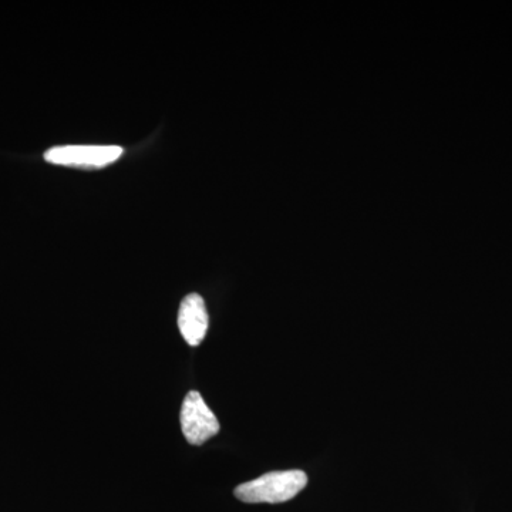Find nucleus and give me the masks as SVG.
Instances as JSON below:
<instances>
[{
    "label": "nucleus",
    "mask_w": 512,
    "mask_h": 512,
    "mask_svg": "<svg viewBox=\"0 0 512 512\" xmlns=\"http://www.w3.org/2000/svg\"><path fill=\"white\" fill-rule=\"evenodd\" d=\"M308 485V476L302 470L274 471L238 485L235 497L248 504H281L292 500Z\"/></svg>",
    "instance_id": "obj_1"
},
{
    "label": "nucleus",
    "mask_w": 512,
    "mask_h": 512,
    "mask_svg": "<svg viewBox=\"0 0 512 512\" xmlns=\"http://www.w3.org/2000/svg\"><path fill=\"white\" fill-rule=\"evenodd\" d=\"M180 421L185 439L192 446H201L220 433V421L198 392L185 396Z\"/></svg>",
    "instance_id": "obj_2"
},
{
    "label": "nucleus",
    "mask_w": 512,
    "mask_h": 512,
    "mask_svg": "<svg viewBox=\"0 0 512 512\" xmlns=\"http://www.w3.org/2000/svg\"><path fill=\"white\" fill-rule=\"evenodd\" d=\"M123 156L119 146H62L45 153L47 163L76 168H103Z\"/></svg>",
    "instance_id": "obj_3"
},
{
    "label": "nucleus",
    "mask_w": 512,
    "mask_h": 512,
    "mask_svg": "<svg viewBox=\"0 0 512 512\" xmlns=\"http://www.w3.org/2000/svg\"><path fill=\"white\" fill-rule=\"evenodd\" d=\"M208 318L207 306L198 293L185 296L178 312V328L188 345L195 348L200 346L207 336Z\"/></svg>",
    "instance_id": "obj_4"
}]
</instances>
